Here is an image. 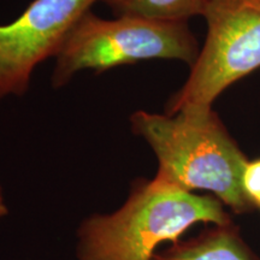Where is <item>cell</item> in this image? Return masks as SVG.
Listing matches in <instances>:
<instances>
[{
    "instance_id": "obj_1",
    "label": "cell",
    "mask_w": 260,
    "mask_h": 260,
    "mask_svg": "<svg viewBox=\"0 0 260 260\" xmlns=\"http://www.w3.org/2000/svg\"><path fill=\"white\" fill-rule=\"evenodd\" d=\"M129 123L155 154V180L187 191H211L235 212L252 209L242 187L248 160L213 107L175 115L139 110Z\"/></svg>"
},
{
    "instance_id": "obj_2",
    "label": "cell",
    "mask_w": 260,
    "mask_h": 260,
    "mask_svg": "<svg viewBox=\"0 0 260 260\" xmlns=\"http://www.w3.org/2000/svg\"><path fill=\"white\" fill-rule=\"evenodd\" d=\"M197 223L226 226L229 217L212 195L164 182L136 180L115 212L92 214L77 232V260H153L155 249L176 241Z\"/></svg>"
},
{
    "instance_id": "obj_3",
    "label": "cell",
    "mask_w": 260,
    "mask_h": 260,
    "mask_svg": "<svg viewBox=\"0 0 260 260\" xmlns=\"http://www.w3.org/2000/svg\"><path fill=\"white\" fill-rule=\"evenodd\" d=\"M200 47L188 22H155L134 17L105 19L87 12L56 54L53 88H61L82 70L95 74L148 59L181 60L191 67Z\"/></svg>"
},
{
    "instance_id": "obj_4",
    "label": "cell",
    "mask_w": 260,
    "mask_h": 260,
    "mask_svg": "<svg viewBox=\"0 0 260 260\" xmlns=\"http://www.w3.org/2000/svg\"><path fill=\"white\" fill-rule=\"evenodd\" d=\"M207 34L183 86L165 105L167 115L211 109L224 90L260 68V8L211 0Z\"/></svg>"
},
{
    "instance_id": "obj_5",
    "label": "cell",
    "mask_w": 260,
    "mask_h": 260,
    "mask_svg": "<svg viewBox=\"0 0 260 260\" xmlns=\"http://www.w3.org/2000/svg\"><path fill=\"white\" fill-rule=\"evenodd\" d=\"M99 0H32L0 24V102L28 92L35 68L56 57L69 32Z\"/></svg>"
},
{
    "instance_id": "obj_6",
    "label": "cell",
    "mask_w": 260,
    "mask_h": 260,
    "mask_svg": "<svg viewBox=\"0 0 260 260\" xmlns=\"http://www.w3.org/2000/svg\"><path fill=\"white\" fill-rule=\"evenodd\" d=\"M116 17H134L155 22H188L204 17L211 0H99Z\"/></svg>"
},
{
    "instance_id": "obj_7",
    "label": "cell",
    "mask_w": 260,
    "mask_h": 260,
    "mask_svg": "<svg viewBox=\"0 0 260 260\" xmlns=\"http://www.w3.org/2000/svg\"><path fill=\"white\" fill-rule=\"evenodd\" d=\"M153 260H251L239 241L226 229L205 235L199 240L183 243L165 254H155Z\"/></svg>"
},
{
    "instance_id": "obj_8",
    "label": "cell",
    "mask_w": 260,
    "mask_h": 260,
    "mask_svg": "<svg viewBox=\"0 0 260 260\" xmlns=\"http://www.w3.org/2000/svg\"><path fill=\"white\" fill-rule=\"evenodd\" d=\"M242 187L252 206L260 209V159L247 162L242 175Z\"/></svg>"
},
{
    "instance_id": "obj_9",
    "label": "cell",
    "mask_w": 260,
    "mask_h": 260,
    "mask_svg": "<svg viewBox=\"0 0 260 260\" xmlns=\"http://www.w3.org/2000/svg\"><path fill=\"white\" fill-rule=\"evenodd\" d=\"M9 213V209L6 206L4 195H3V189H2V184H0V218L6 216Z\"/></svg>"
},
{
    "instance_id": "obj_10",
    "label": "cell",
    "mask_w": 260,
    "mask_h": 260,
    "mask_svg": "<svg viewBox=\"0 0 260 260\" xmlns=\"http://www.w3.org/2000/svg\"><path fill=\"white\" fill-rule=\"evenodd\" d=\"M233 2L241 3V4L252 5V6H256V8H260V0H233Z\"/></svg>"
}]
</instances>
